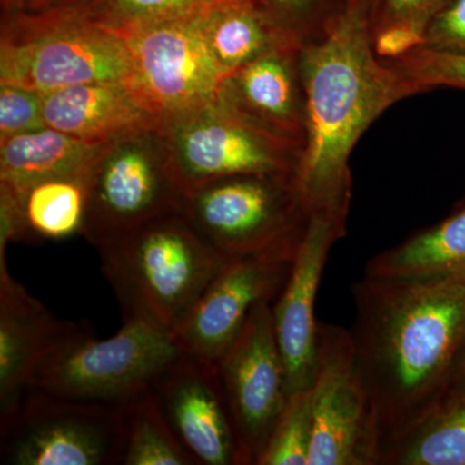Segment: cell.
<instances>
[{
  "label": "cell",
  "instance_id": "obj_20",
  "mask_svg": "<svg viewBox=\"0 0 465 465\" xmlns=\"http://www.w3.org/2000/svg\"><path fill=\"white\" fill-rule=\"evenodd\" d=\"M204 39L224 76L275 51L302 47L259 2L229 0L203 15Z\"/></svg>",
  "mask_w": 465,
  "mask_h": 465
},
{
  "label": "cell",
  "instance_id": "obj_14",
  "mask_svg": "<svg viewBox=\"0 0 465 465\" xmlns=\"http://www.w3.org/2000/svg\"><path fill=\"white\" fill-rule=\"evenodd\" d=\"M348 216L312 211L282 292L272 305L275 338L290 394L313 384L318 321L314 309L321 278L336 242L347 234Z\"/></svg>",
  "mask_w": 465,
  "mask_h": 465
},
{
  "label": "cell",
  "instance_id": "obj_7",
  "mask_svg": "<svg viewBox=\"0 0 465 465\" xmlns=\"http://www.w3.org/2000/svg\"><path fill=\"white\" fill-rule=\"evenodd\" d=\"M183 191L159 127L101 143L87 174L81 234L94 247L182 211Z\"/></svg>",
  "mask_w": 465,
  "mask_h": 465
},
{
  "label": "cell",
  "instance_id": "obj_2",
  "mask_svg": "<svg viewBox=\"0 0 465 465\" xmlns=\"http://www.w3.org/2000/svg\"><path fill=\"white\" fill-rule=\"evenodd\" d=\"M299 63L307 127L296 183L309 213L348 216L354 146L385 110L414 94L376 56L370 14L356 3L348 2L323 36L302 45Z\"/></svg>",
  "mask_w": 465,
  "mask_h": 465
},
{
  "label": "cell",
  "instance_id": "obj_8",
  "mask_svg": "<svg viewBox=\"0 0 465 465\" xmlns=\"http://www.w3.org/2000/svg\"><path fill=\"white\" fill-rule=\"evenodd\" d=\"M125 406L65 399L26 388L0 418V463L122 465Z\"/></svg>",
  "mask_w": 465,
  "mask_h": 465
},
{
  "label": "cell",
  "instance_id": "obj_31",
  "mask_svg": "<svg viewBox=\"0 0 465 465\" xmlns=\"http://www.w3.org/2000/svg\"><path fill=\"white\" fill-rule=\"evenodd\" d=\"M421 47L465 56V0H449L436 12L425 29Z\"/></svg>",
  "mask_w": 465,
  "mask_h": 465
},
{
  "label": "cell",
  "instance_id": "obj_27",
  "mask_svg": "<svg viewBox=\"0 0 465 465\" xmlns=\"http://www.w3.org/2000/svg\"><path fill=\"white\" fill-rule=\"evenodd\" d=\"M411 88L412 94L434 88L465 90V56L419 47L396 60H384Z\"/></svg>",
  "mask_w": 465,
  "mask_h": 465
},
{
  "label": "cell",
  "instance_id": "obj_9",
  "mask_svg": "<svg viewBox=\"0 0 465 465\" xmlns=\"http://www.w3.org/2000/svg\"><path fill=\"white\" fill-rule=\"evenodd\" d=\"M183 191L235 174L296 177L302 152L235 112L219 94L159 124Z\"/></svg>",
  "mask_w": 465,
  "mask_h": 465
},
{
  "label": "cell",
  "instance_id": "obj_26",
  "mask_svg": "<svg viewBox=\"0 0 465 465\" xmlns=\"http://www.w3.org/2000/svg\"><path fill=\"white\" fill-rule=\"evenodd\" d=\"M313 439L312 388L290 394L258 465H308Z\"/></svg>",
  "mask_w": 465,
  "mask_h": 465
},
{
  "label": "cell",
  "instance_id": "obj_33",
  "mask_svg": "<svg viewBox=\"0 0 465 465\" xmlns=\"http://www.w3.org/2000/svg\"><path fill=\"white\" fill-rule=\"evenodd\" d=\"M7 12L36 11L41 7V0H3Z\"/></svg>",
  "mask_w": 465,
  "mask_h": 465
},
{
  "label": "cell",
  "instance_id": "obj_10",
  "mask_svg": "<svg viewBox=\"0 0 465 465\" xmlns=\"http://www.w3.org/2000/svg\"><path fill=\"white\" fill-rule=\"evenodd\" d=\"M308 465H379L381 440L351 331L318 322Z\"/></svg>",
  "mask_w": 465,
  "mask_h": 465
},
{
  "label": "cell",
  "instance_id": "obj_18",
  "mask_svg": "<svg viewBox=\"0 0 465 465\" xmlns=\"http://www.w3.org/2000/svg\"><path fill=\"white\" fill-rule=\"evenodd\" d=\"M43 119L45 127L97 145L161 124L122 82L76 84L45 94Z\"/></svg>",
  "mask_w": 465,
  "mask_h": 465
},
{
  "label": "cell",
  "instance_id": "obj_5",
  "mask_svg": "<svg viewBox=\"0 0 465 465\" xmlns=\"http://www.w3.org/2000/svg\"><path fill=\"white\" fill-rule=\"evenodd\" d=\"M185 351L173 333L140 320L124 321L112 338H94L87 322L48 349L27 388L65 399L125 406L150 391Z\"/></svg>",
  "mask_w": 465,
  "mask_h": 465
},
{
  "label": "cell",
  "instance_id": "obj_13",
  "mask_svg": "<svg viewBox=\"0 0 465 465\" xmlns=\"http://www.w3.org/2000/svg\"><path fill=\"white\" fill-rule=\"evenodd\" d=\"M299 243L226 260L174 330L180 348L215 363L240 335L256 305L273 304L282 292Z\"/></svg>",
  "mask_w": 465,
  "mask_h": 465
},
{
  "label": "cell",
  "instance_id": "obj_32",
  "mask_svg": "<svg viewBox=\"0 0 465 465\" xmlns=\"http://www.w3.org/2000/svg\"><path fill=\"white\" fill-rule=\"evenodd\" d=\"M448 391H465V342L452 367Z\"/></svg>",
  "mask_w": 465,
  "mask_h": 465
},
{
  "label": "cell",
  "instance_id": "obj_24",
  "mask_svg": "<svg viewBox=\"0 0 465 465\" xmlns=\"http://www.w3.org/2000/svg\"><path fill=\"white\" fill-rule=\"evenodd\" d=\"M122 465H197L168 427L150 391L125 405Z\"/></svg>",
  "mask_w": 465,
  "mask_h": 465
},
{
  "label": "cell",
  "instance_id": "obj_6",
  "mask_svg": "<svg viewBox=\"0 0 465 465\" xmlns=\"http://www.w3.org/2000/svg\"><path fill=\"white\" fill-rule=\"evenodd\" d=\"M182 215L208 247L229 260L295 244L309 213L296 177L235 174L189 189Z\"/></svg>",
  "mask_w": 465,
  "mask_h": 465
},
{
  "label": "cell",
  "instance_id": "obj_16",
  "mask_svg": "<svg viewBox=\"0 0 465 465\" xmlns=\"http://www.w3.org/2000/svg\"><path fill=\"white\" fill-rule=\"evenodd\" d=\"M300 48L272 52L234 70L217 94L251 124L302 153L307 104Z\"/></svg>",
  "mask_w": 465,
  "mask_h": 465
},
{
  "label": "cell",
  "instance_id": "obj_1",
  "mask_svg": "<svg viewBox=\"0 0 465 465\" xmlns=\"http://www.w3.org/2000/svg\"><path fill=\"white\" fill-rule=\"evenodd\" d=\"M349 330L382 449L446 393L465 342V278L351 284ZM381 459V458H379Z\"/></svg>",
  "mask_w": 465,
  "mask_h": 465
},
{
  "label": "cell",
  "instance_id": "obj_30",
  "mask_svg": "<svg viewBox=\"0 0 465 465\" xmlns=\"http://www.w3.org/2000/svg\"><path fill=\"white\" fill-rule=\"evenodd\" d=\"M449 0H376L370 32L390 26H403L424 35L428 23Z\"/></svg>",
  "mask_w": 465,
  "mask_h": 465
},
{
  "label": "cell",
  "instance_id": "obj_19",
  "mask_svg": "<svg viewBox=\"0 0 465 465\" xmlns=\"http://www.w3.org/2000/svg\"><path fill=\"white\" fill-rule=\"evenodd\" d=\"M87 174L42 180L18 194L0 192V259L11 242L61 241L81 234Z\"/></svg>",
  "mask_w": 465,
  "mask_h": 465
},
{
  "label": "cell",
  "instance_id": "obj_4",
  "mask_svg": "<svg viewBox=\"0 0 465 465\" xmlns=\"http://www.w3.org/2000/svg\"><path fill=\"white\" fill-rule=\"evenodd\" d=\"M0 84L50 94L72 85L122 82L133 58L121 35L74 8L5 12Z\"/></svg>",
  "mask_w": 465,
  "mask_h": 465
},
{
  "label": "cell",
  "instance_id": "obj_12",
  "mask_svg": "<svg viewBox=\"0 0 465 465\" xmlns=\"http://www.w3.org/2000/svg\"><path fill=\"white\" fill-rule=\"evenodd\" d=\"M204 14L118 34L133 58L127 85L159 122L213 99L224 81L204 39Z\"/></svg>",
  "mask_w": 465,
  "mask_h": 465
},
{
  "label": "cell",
  "instance_id": "obj_21",
  "mask_svg": "<svg viewBox=\"0 0 465 465\" xmlns=\"http://www.w3.org/2000/svg\"><path fill=\"white\" fill-rule=\"evenodd\" d=\"M100 145L50 127L2 139L0 192L18 194L42 180L87 173Z\"/></svg>",
  "mask_w": 465,
  "mask_h": 465
},
{
  "label": "cell",
  "instance_id": "obj_11",
  "mask_svg": "<svg viewBox=\"0 0 465 465\" xmlns=\"http://www.w3.org/2000/svg\"><path fill=\"white\" fill-rule=\"evenodd\" d=\"M272 305H256L240 335L213 363L241 465H258L289 400Z\"/></svg>",
  "mask_w": 465,
  "mask_h": 465
},
{
  "label": "cell",
  "instance_id": "obj_29",
  "mask_svg": "<svg viewBox=\"0 0 465 465\" xmlns=\"http://www.w3.org/2000/svg\"><path fill=\"white\" fill-rule=\"evenodd\" d=\"M43 100L42 92L0 84V140L45 128Z\"/></svg>",
  "mask_w": 465,
  "mask_h": 465
},
{
  "label": "cell",
  "instance_id": "obj_28",
  "mask_svg": "<svg viewBox=\"0 0 465 465\" xmlns=\"http://www.w3.org/2000/svg\"><path fill=\"white\" fill-rule=\"evenodd\" d=\"M275 20L302 45L329 32L341 15L324 7L323 0H259Z\"/></svg>",
  "mask_w": 465,
  "mask_h": 465
},
{
  "label": "cell",
  "instance_id": "obj_17",
  "mask_svg": "<svg viewBox=\"0 0 465 465\" xmlns=\"http://www.w3.org/2000/svg\"><path fill=\"white\" fill-rule=\"evenodd\" d=\"M78 324L52 314L0 262V418L17 405L43 354Z\"/></svg>",
  "mask_w": 465,
  "mask_h": 465
},
{
  "label": "cell",
  "instance_id": "obj_3",
  "mask_svg": "<svg viewBox=\"0 0 465 465\" xmlns=\"http://www.w3.org/2000/svg\"><path fill=\"white\" fill-rule=\"evenodd\" d=\"M97 250L124 321H143L173 333L226 262L182 213L152 220Z\"/></svg>",
  "mask_w": 465,
  "mask_h": 465
},
{
  "label": "cell",
  "instance_id": "obj_23",
  "mask_svg": "<svg viewBox=\"0 0 465 465\" xmlns=\"http://www.w3.org/2000/svg\"><path fill=\"white\" fill-rule=\"evenodd\" d=\"M379 465H465V391H448L382 449Z\"/></svg>",
  "mask_w": 465,
  "mask_h": 465
},
{
  "label": "cell",
  "instance_id": "obj_35",
  "mask_svg": "<svg viewBox=\"0 0 465 465\" xmlns=\"http://www.w3.org/2000/svg\"><path fill=\"white\" fill-rule=\"evenodd\" d=\"M348 2L356 3V5L365 8L366 11L369 12L370 16H371V12L372 9H374L376 0H348Z\"/></svg>",
  "mask_w": 465,
  "mask_h": 465
},
{
  "label": "cell",
  "instance_id": "obj_25",
  "mask_svg": "<svg viewBox=\"0 0 465 465\" xmlns=\"http://www.w3.org/2000/svg\"><path fill=\"white\" fill-rule=\"evenodd\" d=\"M225 2L229 0H92L78 11L122 34L153 24L195 16Z\"/></svg>",
  "mask_w": 465,
  "mask_h": 465
},
{
  "label": "cell",
  "instance_id": "obj_22",
  "mask_svg": "<svg viewBox=\"0 0 465 465\" xmlns=\"http://www.w3.org/2000/svg\"><path fill=\"white\" fill-rule=\"evenodd\" d=\"M365 274L391 280L465 278V203L439 224L378 253Z\"/></svg>",
  "mask_w": 465,
  "mask_h": 465
},
{
  "label": "cell",
  "instance_id": "obj_34",
  "mask_svg": "<svg viewBox=\"0 0 465 465\" xmlns=\"http://www.w3.org/2000/svg\"><path fill=\"white\" fill-rule=\"evenodd\" d=\"M92 0H41V7L48 8V7H64V8H82L84 7L85 5L91 3Z\"/></svg>",
  "mask_w": 465,
  "mask_h": 465
},
{
  "label": "cell",
  "instance_id": "obj_15",
  "mask_svg": "<svg viewBox=\"0 0 465 465\" xmlns=\"http://www.w3.org/2000/svg\"><path fill=\"white\" fill-rule=\"evenodd\" d=\"M150 393L197 465H241L213 363L185 353L159 375Z\"/></svg>",
  "mask_w": 465,
  "mask_h": 465
}]
</instances>
